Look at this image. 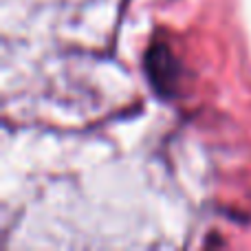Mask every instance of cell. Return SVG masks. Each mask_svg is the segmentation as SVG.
Returning a JSON list of instances; mask_svg holds the SVG:
<instances>
[{
  "mask_svg": "<svg viewBox=\"0 0 251 251\" xmlns=\"http://www.w3.org/2000/svg\"><path fill=\"white\" fill-rule=\"evenodd\" d=\"M143 66H146L148 82L152 84L156 95L163 97V100H172L176 95L178 86H181L183 71H181L176 55L170 51L168 44H163V42L152 44L146 53Z\"/></svg>",
  "mask_w": 251,
  "mask_h": 251,
  "instance_id": "1",
  "label": "cell"
}]
</instances>
